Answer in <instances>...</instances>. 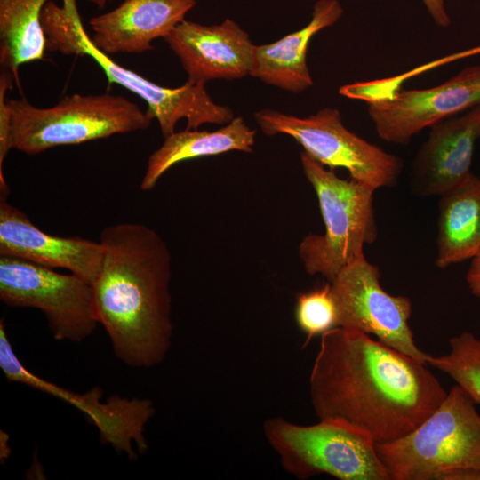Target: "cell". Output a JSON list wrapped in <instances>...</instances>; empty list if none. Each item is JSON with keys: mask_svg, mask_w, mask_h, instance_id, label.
<instances>
[{"mask_svg": "<svg viewBox=\"0 0 480 480\" xmlns=\"http://www.w3.org/2000/svg\"><path fill=\"white\" fill-rule=\"evenodd\" d=\"M267 442L284 469L299 479L326 474L340 480H389L366 433L332 419L300 425L283 417L263 424Z\"/></svg>", "mask_w": 480, "mask_h": 480, "instance_id": "6", "label": "cell"}, {"mask_svg": "<svg viewBox=\"0 0 480 480\" xmlns=\"http://www.w3.org/2000/svg\"><path fill=\"white\" fill-rule=\"evenodd\" d=\"M438 480H480V468L452 471L440 476Z\"/></svg>", "mask_w": 480, "mask_h": 480, "instance_id": "27", "label": "cell"}, {"mask_svg": "<svg viewBox=\"0 0 480 480\" xmlns=\"http://www.w3.org/2000/svg\"><path fill=\"white\" fill-rule=\"evenodd\" d=\"M367 104L378 136L406 145L423 129L480 105V65L467 67L436 86L400 87Z\"/></svg>", "mask_w": 480, "mask_h": 480, "instance_id": "10", "label": "cell"}, {"mask_svg": "<svg viewBox=\"0 0 480 480\" xmlns=\"http://www.w3.org/2000/svg\"><path fill=\"white\" fill-rule=\"evenodd\" d=\"M300 162L316 192L324 232L306 236L300 243L299 256L308 274L331 282L343 268L364 257V245L377 238L372 206L376 189L339 178L333 169L326 170L304 151Z\"/></svg>", "mask_w": 480, "mask_h": 480, "instance_id": "5", "label": "cell"}, {"mask_svg": "<svg viewBox=\"0 0 480 480\" xmlns=\"http://www.w3.org/2000/svg\"><path fill=\"white\" fill-rule=\"evenodd\" d=\"M11 73L0 76V184H6L3 163L10 149L40 154L58 146L80 144L147 129L152 117L136 103L111 93L67 95L50 108L25 99L5 100Z\"/></svg>", "mask_w": 480, "mask_h": 480, "instance_id": "3", "label": "cell"}, {"mask_svg": "<svg viewBox=\"0 0 480 480\" xmlns=\"http://www.w3.org/2000/svg\"><path fill=\"white\" fill-rule=\"evenodd\" d=\"M295 320L306 334L304 347L312 339L337 326V311L330 282L324 286L297 295Z\"/></svg>", "mask_w": 480, "mask_h": 480, "instance_id": "23", "label": "cell"}, {"mask_svg": "<svg viewBox=\"0 0 480 480\" xmlns=\"http://www.w3.org/2000/svg\"><path fill=\"white\" fill-rule=\"evenodd\" d=\"M342 14L339 0H317L307 26L274 43L254 45L250 76L292 93L308 90L313 85L307 65L309 42L320 30L335 24Z\"/></svg>", "mask_w": 480, "mask_h": 480, "instance_id": "17", "label": "cell"}, {"mask_svg": "<svg viewBox=\"0 0 480 480\" xmlns=\"http://www.w3.org/2000/svg\"><path fill=\"white\" fill-rule=\"evenodd\" d=\"M450 351L428 355L427 364L450 376L475 403L480 405V338L463 332L449 340Z\"/></svg>", "mask_w": 480, "mask_h": 480, "instance_id": "21", "label": "cell"}, {"mask_svg": "<svg viewBox=\"0 0 480 480\" xmlns=\"http://www.w3.org/2000/svg\"><path fill=\"white\" fill-rule=\"evenodd\" d=\"M0 300L42 311L57 340L81 342L100 324L90 282L12 256L0 255Z\"/></svg>", "mask_w": 480, "mask_h": 480, "instance_id": "8", "label": "cell"}, {"mask_svg": "<svg viewBox=\"0 0 480 480\" xmlns=\"http://www.w3.org/2000/svg\"><path fill=\"white\" fill-rule=\"evenodd\" d=\"M164 40L179 58L189 83L205 84L213 79L250 76L254 44L230 19L211 26L184 20Z\"/></svg>", "mask_w": 480, "mask_h": 480, "instance_id": "13", "label": "cell"}, {"mask_svg": "<svg viewBox=\"0 0 480 480\" xmlns=\"http://www.w3.org/2000/svg\"><path fill=\"white\" fill-rule=\"evenodd\" d=\"M84 55L92 57L100 65L109 83L128 89L146 101L147 112L157 120L164 137L175 132L180 119H186V129L196 130L204 124H227L235 118L231 108L212 100L204 84L187 81L176 88L158 85L114 62L97 50L88 36Z\"/></svg>", "mask_w": 480, "mask_h": 480, "instance_id": "14", "label": "cell"}, {"mask_svg": "<svg viewBox=\"0 0 480 480\" xmlns=\"http://www.w3.org/2000/svg\"><path fill=\"white\" fill-rule=\"evenodd\" d=\"M46 39V49L64 55H84L85 34L73 0H65L62 6L48 1L41 13Z\"/></svg>", "mask_w": 480, "mask_h": 480, "instance_id": "22", "label": "cell"}, {"mask_svg": "<svg viewBox=\"0 0 480 480\" xmlns=\"http://www.w3.org/2000/svg\"><path fill=\"white\" fill-rule=\"evenodd\" d=\"M466 281L470 292L480 298V251L472 258L466 275Z\"/></svg>", "mask_w": 480, "mask_h": 480, "instance_id": "26", "label": "cell"}, {"mask_svg": "<svg viewBox=\"0 0 480 480\" xmlns=\"http://www.w3.org/2000/svg\"><path fill=\"white\" fill-rule=\"evenodd\" d=\"M100 243L101 265L92 283L98 321L124 364L155 366L166 356L173 330L169 249L140 223L108 226Z\"/></svg>", "mask_w": 480, "mask_h": 480, "instance_id": "2", "label": "cell"}, {"mask_svg": "<svg viewBox=\"0 0 480 480\" xmlns=\"http://www.w3.org/2000/svg\"><path fill=\"white\" fill-rule=\"evenodd\" d=\"M439 197L436 266L444 268L480 251V178L471 172Z\"/></svg>", "mask_w": 480, "mask_h": 480, "instance_id": "19", "label": "cell"}, {"mask_svg": "<svg viewBox=\"0 0 480 480\" xmlns=\"http://www.w3.org/2000/svg\"><path fill=\"white\" fill-rule=\"evenodd\" d=\"M475 404L455 384L411 432L376 444L389 480H437L452 471L480 468V414Z\"/></svg>", "mask_w": 480, "mask_h": 480, "instance_id": "4", "label": "cell"}, {"mask_svg": "<svg viewBox=\"0 0 480 480\" xmlns=\"http://www.w3.org/2000/svg\"><path fill=\"white\" fill-rule=\"evenodd\" d=\"M478 54H480V45L472 47L469 49H466L464 51L458 52L455 53H452L447 56H444L440 59L435 60L433 61H429L428 63L422 64L404 73L395 76L394 80L396 81V84H403L404 81L410 78H412L416 76H419L424 72L436 68L444 64H448V63L457 61L459 60H461L467 57H471V56H475Z\"/></svg>", "mask_w": 480, "mask_h": 480, "instance_id": "24", "label": "cell"}, {"mask_svg": "<svg viewBox=\"0 0 480 480\" xmlns=\"http://www.w3.org/2000/svg\"><path fill=\"white\" fill-rule=\"evenodd\" d=\"M435 23L441 28H447L451 20L444 6V0H422Z\"/></svg>", "mask_w": 480, "mask_h": 480, "instance_id": "25", "label": "cell"}, {"mask_svg": "<svg viewBox=\"0 0 480 480\" xmlns=\"http://www.w3.org/2000/svg\"><path fill=\"white\" fill-rule=\"evenodd\" d=\"M255 136L256 130L250 128L241 116L212 132L197 129L174 132L164 137L163 144L149 156L140 189H152L165 172L186 160L234 150L251 153Z\"/></svg>", "mask_w": 480, "mask_h": 480, "instance_id": "18", "label": "cell"}, {"mask_svg": "<svg viewBox=\"0 0 480 480\" xmlns=\"http://www.w3.org/2000/svg\"><path fill=\"white\" fill-rule=\"evenodd\" d=\"M429 129L411 166V190L420 197L440 196L470 175L480 138V105L446 117Z\"/></svg>", "mask_w": 480, "mask_h": 480, "instance_id": "12", "label": "cell"}, {"mask_svg": "<svg viewBox=\"0 0 480 480\" xmlns=\"http://www.w3.org/2000/svg\"><path fill=\"white\" fill-rule=\"evenodd\" d=\"M254 119L265 135H289L322 165L346 169L351 179L375 189L395 185L402 172L400 157L346 128L336 108H324L307 117L266 108Z\"/></svg>", "mask_w": 480, "mask_h": 480, "instance_id": "7", "label": "cell"}, {"mask_svg": "<svg viewBox=\"0 0 480 480\" xmlns=\"http://www.w3.org/2000/svg\"><path fill=\"white\" fill-rule=\"evenodd\" d=\"M103 249L99 242L51 235L25 212L0 198V255L20 258L48 268H61L91 284L98 275Z\"/></svg>", "mask_w": 480, "mask_h": 480, "instance_id": "15", "label": "cell"}, {"mask_svg": "<svg viewBox=\"0 0 480 480\" xmlns=\"http://www.w3.org/2000/svg\"><path fill=\"white\" fill-rule=\"evenodd\" d=\"M196 4V0H124L90 20V42L107 56L143 53L183 21Z\"/></svg>", "mask_w": 480, "mask_h": 480, "instance_id": "16", "label": "cell"}, {"mask_svg": "<svg viewBox=\"0 0 480 480\" xmlns=\"http://www.w3.org/2000/svg\"><path fill=\"white\" fill-rule=\"evenodd\" d=\"M320 337L309 375L319 420L347 422L384 444L411 432L447 395L427 364L368 334L336 326Z\"/></svg>", "mask_w": 480, "mask_h": 480, "instance_id": "1", "label": "cell"}, {"mask_svg": "<svg viewBox=\"0 0 480 480\" xmlns=\"http://www.w3.org/2000/svg\"><path fill=\"white\" fill-rule=\"evenodd\" d=\"M49 0H0V63L16 73L22 64L40 60L46 50L41 22Z\"/></svg>", "mask_w": 480, "mask_h": 480, "instance_id": "20", "label": "cell"}, {"mask_svg": "<svg viewBox=\"0 0 480 480\" xmlns=\"http://www.w3.org/2000/svg\"><path fill=\"white\" fill-rule=\"evenodd\" d=\"M86 1L97 6L99 9H103L106 7L107 4L111 0H86Z\"/></svg>", "mask_w": 480, "mask_h": 480, "instance_id": "28", "label": "cell"}, {"mask_svg": "<svg viewBox=\"0 0 480 480\" xmlns=\"http://www.w3.org/2000/svg\"><path fill=\"white\" fill-rule=\"evenodd\" d=\"M0 368L10 382H19L71 404L85 414L99 429L101 439L131 460L148 449L144 428L155 409L148 399L111 396L101 402L102 391L94 388L84 394L67 390L28 371L20 363L0 321Z\"/></svg>", "mask_w": 480, "mask_h": 480, "instance_id": "11", "label": "cell"}, {"mask_svg": "<svg viewBox=\"0 0 480 480\" xmlns=\"http://www.w3.org/2000/svg\"><path fill=\"white\" fill-rule=\"evenodd\" d=\"M337 326L374 335L380 342L426 363L409 325L412 306L406 296L391 295L380 284L379 268L362 257L330 282Z\"/></svg>", "mask_w": 480, "mask_h": 480, "instance_id": "9", "label": "cell"}]
</instances>
